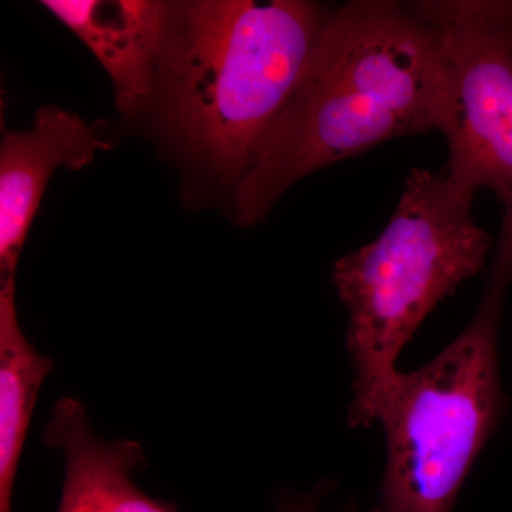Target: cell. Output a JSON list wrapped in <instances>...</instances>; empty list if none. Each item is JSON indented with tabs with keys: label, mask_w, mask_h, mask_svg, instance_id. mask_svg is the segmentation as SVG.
Returning a JSON list of instances; mask_svg holds the SVG:
<instances>
[{
	"label": "cell",
	"mask_w": 512,
	"mask_h": 512,
	"mask_svg": "<svg viewBox=\"0 0 512 512\" xmlns=\"http://www.w3.org/2000/svg\"><path fill=\"white\" fill-rule=\"evenodd\" d=\"M99 126L73 111L40 107L26 131H3L0 146V275L15 278L20 251L57 168L77 171L110 150Z\"/></svg>",
	"instance_id": "8992f818"
},
{
	"label": "cell",
	"mask_w": 512,
	"mask_h": 512,
	"mask_svg": "<svg viewBox=\"0 0 512 512\" xmlns=\"http://www.w3.org/2000/svg\"><path fill=\"white\" fill-rule=\"evenodd\" d=\"M15 289V278L0 281V512L12 511L13 484L37 394L55 366L20 328Z\"/></svg>",
	"instance_id": "9c48e42d"
},
{
	"label": "cell",
	"mask_w": 512,
	"mask_h": 512,
	"mask_svg": "<svg viewBox=\"0 0 512 512\" xmlns=\"http://www.w3.org/2000/svg\"><path fill=\"white\" fill-rule=\"evenodd\" d=\"M453 77L439 33L413 3L355 0L330 12L291 96L235 185L255 224L296 181L392 140L439 130Z\"/></svg>",
	"instance_id": "6da1fadb"
},
{
	"label": "cell",
	"mask_w": 512,
	"mask_h": 512,
	"mask_svg": "<svg viewBox=\"0 0 512 512\" xmlns=\"http://www.w3.org/2000/svg\"><path fill=\"white\" fill-rule=\"evenodd\" d=\"M474 194L446 168H414L382 234L336 262L333 284L348 309L355 367L350 426L379 420L404 346L440 302L484 268L491 238L474 221Z\"/></svg>",
	"instance_id": "3957f363"
},
{
	"label": "cell",
	"mask_w": 512,
	"mask_h": 512,
	"mask_svg": "<svg viewBox=\"0 0 512 512\" xmlns=\"http://www.w3.org/2000/svg\"><path fill=\"white\" fill-rule=\"evenodd\" d=\"M45 441L64 458L57 512H178L174 504L151 498L131 480L147 463L141 444L99 439L79 400L63 397L56 403Z\"/></svg>",
	"instance_id": "ba28073f"
},
{
	"label": "cell",
	"mask_w": 512,
	"mask_h": 512,
	"mask_svg": "<svg viewBox=\"0 0 512 512\" xmlns=\"http://www.w3.org/2000/svg\"><path fill=\"white\" fill-rule=\"evenodd\" d=\"M511 281L512 254L497 252L470 325L429 363L397 377L379 416L387 463L376 512H453L507 403L498 329Z\"/></svg>",
	"instance_id": "277c9868"
},
{
	"label": "cell",
	"mask_w": 512,
	"mask_h": 512,
	"mask_svg": "<svg viewBox=\"0 0 512 512\" xmlns=\"http://www.w3.org/2000/svg\"><path fill=\"white\" fill-rule=\"evenodd\" d=\"M276 512H319L316 508L315 498H305V500H286ZM343 512H356L355 508H348ZM370 512H376L375 510Z\"/></svg>",
	"instance_id": "30bf717a"
},
{
	"label": "cell",
	"mask_w": 512,
	"mask_h": 512,
	"mask_svg": "<svg viewBox=\"0 0 512 512\" xmlns=\"http://www.w3.org/2000/svg\"><path fill=\"white\" fill-rule=\"evenodd\" d=\"M439 33L453 77L446 170L512 215V0L412 2Z\"/></svg>",
	"instance_id": "5b68a950"
},
{
	"label": "cell",
	"mask_w": 512,
	"mask_h": 512,
	"mask_svg": "<svg viewBox=\"0 0 512 512\" xmlns=\"http://www.w3.org/2000/svg\"><path fill=\"white\" fill-rule=\"evenodd\" d=\"M332 10L306 0L170 3L157 92L185 151L237 185Z\"/></svg>",
	"instance_id": "7a4b0ae2"
},
{
	"label": "cell",
	"mask_w": 512,
	"mask_h": 512,
	"mask_svg": "<svg viewBox=\"0 0 512 512\" xmlns=\"http://www.w3.org/2000/svg\"><path fill=\"white\" fill-rule=\"evenodd\" d=\"M109 73L123 114L143 109L157 90L170 3L157 0H45Z\"/></svg>",
	"instance_id": "52a82bcc"
}]
</instances>
